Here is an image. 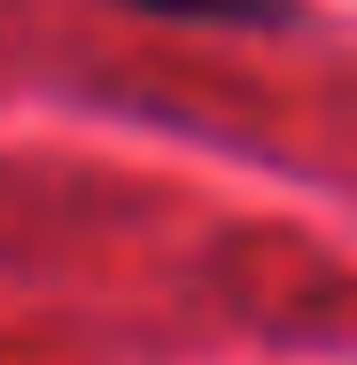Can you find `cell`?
<instances>
[{"label": "cell", "mask_w": 357, "mask_h": 365, "mask_svg": "<svg viewBox=\"0 0 357 365\" xmlns=\"http://www.w3.org/2000/svg\"><path fill=\"white\" fill-rule=\"evenodd\" d=\"M133 16H163V24H217V31H272L295 24V0H117Z\"/></svg>", "instance_id": "cell-1"}]
</instances>
